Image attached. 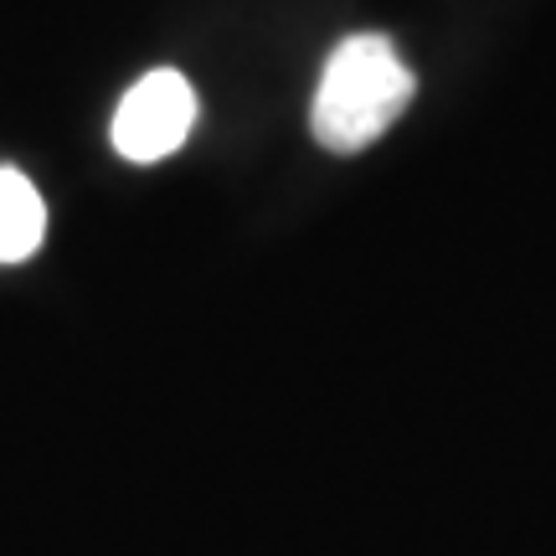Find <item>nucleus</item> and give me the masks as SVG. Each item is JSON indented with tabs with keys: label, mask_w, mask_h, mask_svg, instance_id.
<instances>
[{
	"label": "nucleus",
	"mask_w": 556,
	"mask_h": 556,
	"mask_svg": "<svg viewBox=\"0 0 556 556\" xmlns=\"http://www.w3.org/2000/svg\"><path fill=\"white\" fill-rule=\"evenodd\" d=\"M47 238V201L31 180L0 165V263H26Z\"/></svg>",
	"instance_id": "7ed1b4c3"
},
{
	"label": "nucleus",
	"mask_w": 556,
	"mask_h": 556,
	"mask_svg": "<svg viewBox=\"0 0 556 556\" xmlns=\"http://www.w3.org/2000/svg\"><path fill=\"white\" fill-rule=\"evenodd\" d=\"M413 67L397 58V47L387 37L377 31L345 37L319 73L309 129L330 155H361L402 119V109L413 103Z\"/></svg>",
	"instance_id": "f257e3e1"
},
{
	"label": "nucleus",
	"mask_w": 556,
	"mask_h": 556,
	"mask_svg": "<svg viewBox=\"0 0 556 556\" xmlns=\"http://www.w3.org/2000/svg\"><path fill=\"white\" fill-rule=\"evenodd\" d=\"M191 124H197V88L176 67H155L124 93L114 114V150L135 165H155L186 144Z\"/></svg>",
	"instance_id": "f03ea898"
}]
</instances>
